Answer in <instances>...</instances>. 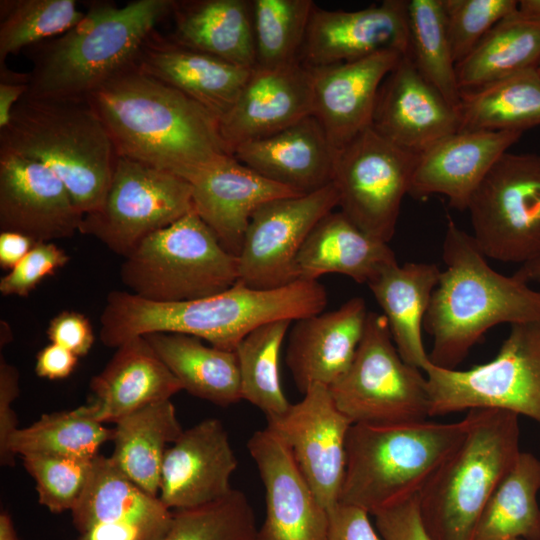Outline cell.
<instances>
[{
	"label": "cell",
	"instance_id": "obj_1",
	"mask_svg": "<svg viewBox=\"0 0 540 540\" xmlns=\"http://www.w3.org/2000/svg\"><path fill=\"white\" fill-rule=\"evenodd\" d=\"M86 99L106 126L118 157L189 182L204 168L230 155L219 121L209 110L145 74L135 63Z\"/></svg>",
	"mask_w": 540,
	"mask_h": 540
},
{
	"label": "cell",
	"instance_id": "obj_2",
	"mask_svg": "<svg viewBox=\"0 0 540 540\" xmlns=\"http://www.w3.org/2000/svg\"><path fill=\"white\" fill-rule=\"evenodd\" d=\"M327 301L324 286L307 280L268 290L237 281L219 294L178 302H157L114 290L107 295L100 316V339L105 346L117 348L137 336L178 333L234 351L255 328L320 313Z\"/></svg>",
	"mask_w": 540,
	"mask_h": 540
},
{
	"label": "cell",
	"instance_id": "obj_3",
	"mask_svg": "<svg viewBox=\"0 0 540 540\" xmlns=\"http://www.w3.org/2000/svg\"><path fill=\"white\" fill-rule=\"evenodd\" d=\"M445 264L424 318L433 338L432 364L456 367L490 328L540 320V291L495 271L472 235L449 219L442 247Z\"/></svg>",
	"mask_w": 540,
	"mask_h": 540
},
{
	"label": "cell",
	"instance_id": "obj_4",
	"mask_svg": "<svg viewBox=\"0 0 540 540\" xmlns=\"http://www.w3.org/2000/svg\"><path fill=\"white\" fill-rule=\"evenodd\" d=\"M0 153L47 166L84 215L102 207L118 159L106 126L86 98L27 94L0 130Z\"/></svg>",
	"mask_w": 540,
	"mask_h": 540
},
{
	"label": "cell",
	"instance_id": "obj_5",
	"mask_svg": "<svg viewBox=\"0 0 540 540\" xmlns=\"http://www.w3.org/2000/svg\"><path fill=\"white\" fill-rule=\"evenodd\" d=\"M175 0H136L123 7L90 4L83 19L58 37L39 43L27 95L86 98L98 86L135 63Z\"/></svg>",
	"mask_w": 540,
	"mask_h": 540
},
{
	"label": "cell",
	"instance_id": "obj_6",
	"mask_svg": "<svg viewBox=\"0 0 540 540\" xmlns=\"http://www.w3.org/2000/svg\"><path fill=\"white\" fill-rule=\"evenodd\" d=\"M467 428L466 416L451 423L352 424L339 503L374 515L419 495Z\"/></svg>",
	"mask_w": 540,
	"mask_h": 540
},
{
	"label": "cell",
	"instance_id": "obj_7",
	"mask_svg": "<svg viewBox=\"0 0 540 540\" xmlns=\"http://www.w3.org/2000/svg\"><path fill=\"white\" fill-rule=\"evenodd\" d=\"M468 428L418 495L432 540H474L491 495L520 451L519 416L493 408L468 410Z\"/></svg>",
	"mask_w": 540,
	"mask_h": 540
},
{
	"label": "cell",
	"instance_id": "obj_8",
	"mask_svg": "<svg viewBox=\"0 0 540 540\" xmlns=\"http://www.w3.org/2000/svg\"><path fill=\"white\" fill-rule=\"evenodd\" d=\"M120 277L129 292L178 302L219 294L238 281V258L192 210L146 237L128 256Z\"/></svg>",
	"mask_w": 540,
	"mask_h": 540
},
{
	"label": "cell",
	"instance_id": "obj_9",
	"mask_svg": "<svg viewBox=\"0 0 540 540\" xmlns=\"http://www.w3.org/2000/svg\"><path fill=\"white\" fill-rule=\"evenodd\" d=\"M430 417L493 408L540 426V320L511 325L497 355L467 370L424 368Z\"/></svg>",
	"mask_w": 540,
	"mask_h": 540
},
{
	"label": "cell",
	"instance_id": "obj_10",
	"mask_svg": "<svg viewBox=\"0 0 540 540\" xmlns=\"http://www.w3.org/2000/svg\"><path fill=\"white\" fill-rule=\"evenodd\" d=\"M329 390L353 424H399L430 417L426 376L402 359L386 317L376 312L369 311L351 365Z\"/></svg>",
	"mask_w": 540,
	"mask_h": 540
},
{
	"label": "cell",
	"instance_id": "obj_11",
	"mask_svg": "<svg viewBox=\"0 0 540 540\" xmlns=\"http://www.w3.org/2000/svg\"><path fill=\"white\" fill-rule=\"evenodd\" d=\"M467 210L486 258L524 264L540 255V155L505 152L473 192Z\"/></svg>",
	"mask_w": 540,
	"mask_h": 540
},
{
	"label": "cell",
	"instance_id": "obj_12",
	"mask_svg": "<svg viewBox=\"0 0 540 540\" xmlns=\"http://www.w3.org/2000/svg\"><path fill=\"white\" fill-rule=\"evenodd\" d=\"M192 210V186L187 180L118 157L102 207L84 215L79 233L126 257L146 237Z\"/></svg>",
	"mask_w": 540,
	"mask_h": 540
},
{
	"label": "cell",
	"instance_id": "obj_13",
	"mask_svg": "<svg viewBox=\"0 0 540 540\" xmlns=\"http://www.w3.org/2000/svg\"><path fill=\"white\" fill-rule=\"evenodd\" d=\"M418 160L371 126L337 150L333 174L341 212L361 230L389 242Z\"/></svg>",
	"mask_w": 540,
	"mask_h": 540
},
{
	"label": "cell",
	"instance_id": "obj_14",
	"mask_svg": "<svg viewBox=\"0 0 540 540\" xmlns=\"http://www.w3.org/2000/svg\"><path fill=\"white\" fill-rule=\"evenodd\" d=\"M335 185L278 198L252 214L238 254V281L268 290L297 281L295 260L315 225L338 206Z\"/></svg>",
	"mask_w": 540,
	"mask_h": 540
},
{
	"label": "cell",
	"instance_id": "obj_15",
	"mask_svg": "<svg viewBox=\"0 0 540 540\" xmlns=\"http://www.w3.org/2000/svg\"><path fill=\"white\" fill-rule=\"evenodd\" d=\"M353 423L336 406L329 387L310 386L303 399L267 428L290 449L317 499L327 509L339 503L346 468V441Z\"/></svg>",
	"mask_w": 540,
	"mask_h": 540
},
{
	"label": "cell",
	"instance_id": "obj_16",
	"mask_svg": "<svg viewBox=\"0 0 540 540\" xmlns=\"http://www.w3.org/2000/svg\"><path fill=\"white\" fill-rule=\"evenodd\" d=\"M265 488L266 515L257 540H327L329 512L317 499L288 446L269 428L247 443Z\"/></svg>",
	"mask_w": 540,
	"mask_h": 540
},
{
	"label": "cell",
	"instance_id": "obj_17",
	"mask_svg": "<svg viewBox=\"0 0 540 540\" xmlns=\"http://www.w3.org/2000/svg\"><path fill=\"white\" fill-rule=\"evenodd\" d=\"M84 214L60 178L36 160L0 153V230L52 242L79 232Z\"/></svg>",
	"mask_w": 540,
	"mask_h": 540
},
{
	"label": "cell",
	"instance_id": "obj_18",
	"mask_svg": "<svg viewBox=\"0 0 540 540\" xmlns=\"http://www.w3.org/2000/svg\"><path fill=\"white\" fill-rule=\"evenodd\" d=\"M386 50L408 54L406 0H384L353 11L315 6L299 62L308 68H317L355 61Z\"/></svg>",
	"mask_w": 540,
	"mask_h": 540
},
{
	"label": "cell",
	"instance_id": "obj_19",
	"mask_svg": "<svg viewBox=\"0 0 540 540\" xmlns=\"http://www.w3.org/2000/svg\"><path fill=\"white\" fill-rule=\"evenodd\" d=\"M313 115L311 71L300 62L254 67L231 109L219 120L230 155L238 146L271 136Z\"/></svg>",
	"mask_w": 540,
	"mask_h": 540
},
{
	"label": "cell",
	"instance_id": "obj_20",
	"mask_svg": "<svg viewBox=\"0 0 540 540\" xmlns=\"http://www.w3.org/2000/svg\"><path fill=\"white\" fill-rule=\"evenodd\" d=\"M237 466L223 423L205 419L183 430L167 448L159 499L171 511L219 500L233 490L230 480Z\"/></svg>",
	"mask_w": 540,
	"mask_h": 540
},
{
	"label": "cell",
	"instance_id": "obj_21",
	"mask_svg": "<svg viewBox=\"0 0 540 540\" xmlns=\"http://www.w3.org/2000/svg\"><path fill=\"white\" fill-rule=\"evenodd\" d=\"M371 127L395 145L420 155L457 132L459 116L406 54L380 86Z\"/></svg>",
	"mask_w": 540,
	"mask_h": 540
},
{
	"label": "cell",
	"instance_id": "obj_22",
	"mask_svg": "<svg viewBox=\"0 0 540 540\" xmlns=\"http://www.w3.org/2000/svg\"><path fill=\"white\" fill-rule=\"evenodd\" d=\"M403 55L386 50L355 61L309 68L313 116L336 150L371 126L380 86Z\"/></svg>",
	"mask_w": 540,
	"mask_h": 540
},
{
	"label": "cell",
	"instance_id": "obj_23",
	"mask_svg": "<svg viewBox=\"0 0 540 540\" xmlns=\"http://www.w3.org/2000/svg\"><path fill=\"white\" fill-rule=\"evenodd\" d=\"M189 183L193 210L235 256L240 253L250 218L259 206L303 195L263 177L232 155L204 168Z\"/></svg>",
	"mask_w": 540,
	"mask_h": 540
},
{
	"label": "cell",
	"instance_id": "obj_24",
	"mask_svg": "<svg viewBox=\"0 0 540 540\" xmlns=\"http://www.w3.org/2000/svg\"><path fill=\"white\" fill-rule=\"evenodd\" d=\"M521 132L457 131L418 155L409 195L425 199L439 194L457 210L469 200L495 162L515 144Z\"/></svg>",
	"mask_w": 540,
	"mask_h": 540
},
{
	"label": "cell",
	"instance_id": "obj_25",
	"mask_svg": "<svg viewBox=\"0 0 540 540\" xmlns=\"http://www.w3.org/2000/svg\"><path fill=\"white\" fill-rule=\"evenodd\" d=\"M369 311L361 297L337 309L295 321L290 332L286 363L298 390L335 383L351 365L362 339Z\"/></svg>",
	"mask_w": 540,
	"mask_h": 540
},
{
	"label": "cell",
	"instance_id": "obj_26",
	"mask_svg": "<svg viewBox=\"0 0 540 540\" xmlns=\"http://www.w3.org/2000/svg\"><path fill=\"white\" fill-rule=\"evenodd\" d=\"M90 389L92 400L78 410L102 424H115L183 390L144 336L118 346L105 368L91 379Z\"/></svg>",
	"mask_w": 540,
	"mask_h": 540
},
{
	"label": "cell",
	"instance_id": "obj_27",
	"mask_svg": "<svg viewBox=\"0 0 540 540\" xmlns=\"http://www.w3.org/2000/svg\"><path fill=\"white\" fill-rule=\"evenodd\" d=\"M135 65L209 110L218 121L231 109L252 69L165 38L154 31Z\"/></svg>",
	"mask_w": 540,
	"mask_h": 540
},
{
	"label": "cell",
	"instance_id": "obj_28",
	"mask_svg": "<svg viewBox=\"0 0 540 540\" xmlns=\"http://www.w3.org/2000/svg\"><path fill=\"white\" fill-rule=\"evenodd\" d=\"M336 152L310 115L271 136L238 146L232 156L263 177L308 194L332 183Z\"/></svg>",
	"mask_w": 540,
	"mask_h": 540
},
{
	"label": "cell",
	"instance_id": "obj_29",
	"mask_svg": "<svg viewBox=\"0 0 540 540\" xmlns=\"http://www.w3.org/2000/svg\"><path fill=\"white\" fill-rule=\"evenodd\" d=\"M396 261L387 242L361 230L341 211H332L307 236L295 260V273L297 280L317 281L337 273L367 284Z\"/></svg>",
	"mask_w": 540,
	"mask_h": 540
},
{
	"label": "cell",
	"instance_id": "obj_30",
	"mask_svg": "<svg viewBox=\"0 0 540 540\" xmlns=\"http://www.w3.org/2000/svg\"><path fill=\"white\" fill-rule=\"evenodd\" d=\"M441 270L436 264L396 262L385 266L368 283L382 308L402 359L422 371L430 362L422 331Z\"/></svg>",
	"mask_w": 540,
	"mask_h": 540
},
{
	"label": "cell",
	"instance_id": "obj_31",
	"mask_svg": "<svg viewBox=\"0 0 540 540\" xmlns=\"http://www.w3.org/2000/svg\"><path fill=\"white\" fill-rule=\"evenodd\" d=\"M172 14L176 43L227 62L253 69L256 48L252 1H175Z\"/></svg>",
	"mask_w": 540,
	"mask_h": 540
},
{
	"label": "cell",
	"instance_id": "obj_32",
	"mask_svg": "<svg viewBox=\"0 0 540 540\" xmlns=\"http://www.w3.org/2000/svg\"><path fill=\"white\" fill-rule=\"evenodd\" d=\"M144 337L183 390L222 407L242 400L234 351L207 346L200 338L186 334L152 333Z\"/></svg>",
	"mask_w": 540,
	"mask_h": 540
},
{
	"label": "cell",
	"instance_id": "obj_33",
	"mask_svg": "<svg viewBox=\"0 0 540 540\" xmlns=\"http://www.w3.org/2000/svg\"><path fill=\"white\" fill-rule=\"evenodd\" d=\"M110 459L131 481L159 498L162 462L169 444L183 432L171 400L143 407L118 420Z\"/></svg>",
	"mask_w": 540,
	"mask_h": 540
},
{
	"label": "cell",
	"instance_id": "obj_34",
	"mask_svg": "<svg viewBox=\"0 0 540 540\" xmlns=\"http://www.w3.org/2000/svg\"><path fill=\"white\" fill-rule=\"evenodd\" d=\"M458 131H514L540 125V74L529 69L461 90Z\"/></svg>",
	"mask_w": 540,
	"mask_h": 540
},
{
	"label": "cell",
	"instance_id": "obj_35",
	"mask_svg": "<svg viewBox=\"0 0 540 540\" xmlns=\"http://www.w3.org/2000/svg\"><path fill=\"white\" fill-rule=\"evenodd\" d=\"M79 533L102 523L168 522L173 512L131 481L110 457L97 455L88 485L71 511Z\"/></svg>",
	"mask_w": 540,
	"mask_h": 540
},
{
	"label": "cell",
	"instance_id": "obj_36",
	"mask_svg": "<svg viewBox=\"0 0 540 540\" xmlns=\"http://www.w3.org/2000/svg\"><path fill=\"white\" fill-rule=\"evenodd\" d=\"M518 10V9H517ZM540 63V19L517 11L498 22L456 64L460 90L472 89L529 69Z\"/></svg>",
	"mask_w": 540,
	"mask_h": 540
},
{
	"label": "cell",
	"instance_id": "obj_37",
	"mask_svg": "<svg viewBox=\"0 0 540 540\" xmlns=\"http://www.w3.org/2000/svg\"><path fill=\"white\" fill-rule=\"evenodd\" d=\"M540 459L520 452L478 522L474 540H540Z\"/></svg>",
	"mask_w": 540,
	"mask_h": 540
},
{
	"label": "cell",
	"instance_id": "obj_38",
	"mask_svg": "<svg viewBox=\"0 0 540 540\" xmlns=\"http://www.w3.org/2000/svg\"><path fill=\"white\" fill-rule=\"evenodd\" d=\"M113 428L80 413L70 411L43 414L30 426L18 428L10 437V459L20 455H49L94 459L99 448L113 437Z\"/></svg>",
	"mask_w": 540,
	"mask_h": 540
},
{
	"label": "cell",
	"instance_id": "obj_39",
	"mask_svg": "<svg viewBox=\"0 0 540 540\" xmlns=\"http://www.w3.org/2000/svg\"><path fill=\"white\" fill-rule=\"evenodd\" d=\"M291 320L265 323L247 334L234 350L240 373L242 399L266 418L283 414L289 407L280 379V352Z\"/></svg>",
	"mask_w": 540,
	"mask_h": 540
},
{
	"label": "cell",
	"instance_id": "obj_40",
	"mask_svg": "<svg viewBox=\"0 0 540 540\" xmlns=\"http://www.w3.org/2000/svg\"><path fill=\"white\" fill-rule=\"evenodd\" d=\"M410 56L421 76L456 109L460 88L442 0L407 1Z\"/></svg>",
	"mask_w": 540,
	"mask_h": 540
},
{
	"label": "cell",
	"instance_id": "obj_41",
	"mask_svg": "<svg viewBox=\"0 0 540 540\" xmlns=\"http://www.w3.org/2000/svg\"><path fill=\"white\" fill-rule=\"evenodd\" d=\"M312 0H253L256 67L273 68L299 62Z\"/></svg>",
	"mask_w": 540,
	"mask_h": 540
},
{
	"label": "cell",
	"instance_id": "obj_42",
	"mask_svg": "<svg viewBox=\"0 0 540 540\" xmlns=\"http://www.w3.org/2000/svg\"><path fill=\"white\" fill-rule=\"evenodd\" d=\"M84 15L75 0H2L1 65L9 55L65 33Z\"/></svg>",
	"mask_w": 540,
	"mask_h": 540
},
{
	"label": "cell",
	"instance_id": "obj_43",
	"mask_svg": "<svg viewBox=\"0 0 540 540\" xmlns=\"http://www.w3.org/2000/svg\"><path fill=\"white\" fill-rule=\"evenodd\" d=\"M172 512L162 540H257L255 512L237 489L211 503Z\"/></svg>",
	"mask_w": 540,
	"mask_h": 540
},
{
	"label": "cell",
	"instance_id": "obj_44",
	"mask_svg": "<svg viewBox=\"0 0 540 540\" xmlns=\"http://www.w3.org/2000/svg\"><path fill=\"white\" fill-rule=\"evenodd\" d=\"M21 458L35 481L38 502L52 513L71 512L88 485L94 459L35 454Z\"/></svg>",
	"mask_w": 540,
	"mask_h": 540
},
{
	"label": "cell",
	"instance_id": "obj_45",
	"mask_svg": "<svg viewBox=\"0 0 540 540\" xmlns=\"http://www.w3.org/2000/svg\"><path fill=\"white\" fill-rule=\"evenodd\" d=\"M446 28L456 64L501 20L518 9L516 0H442Z\"/></svg>",
	"mask_w": 540,
	"mask_h": 540
},
{
	"label": "cell",
	"instance_id": "obj_46",
	"mask_svg": "<svg viewBox=\"0 0 540 540\" xmlns=\"http://www.w3.org/2000/svg\"><path fill=\"white\" fill-rule=\"evenodd\" d=\"M69 255L53 242H37L29 253L0 279L4 296L26 297L46 277L69 262Z\"/></svg>",
	"mask_w": 540,
	"mask_h": 540
},
{
	"label": "cell",
	"instance_id": "obj_47",
	"mask_svg": "<svg viewBox=\"0 0 540 540\" xmlns=\"http://www.w3.org/2000/svg\"><path fill=\"white\" fill-rule=\"evenodd\" d=\"M373 516L382 540H432L420 517L418 495Z\"/></svg>",
	"mask_w": 540,
	"mask_h": 540
},
{
	"label": "cell",
	"instance_id": "obj_48",
	"mask_svg": "<svg viewBox=\"0 0 540 540\" xmlns=\"http://www.w3.org/2000/svg\"><path fill=\"white\" fill-rule=\"evenodd\" d=\"M47 336L51 343L64 347L78 357L86 355L95 341L89 319L79 312L67 310L51 319Z\"/></svg>",
	"mask_w": 540,
	"mask_h": 540
},
{
	"label": "cell",
	"instance_id": "obj_49",
	"mask_svg": "<svg viewBox=\"0 0 540 540\" xmlns=\"http://www.w3.org/2000/svg\"><path fill=\"white\" fill-rule=\"evenodd\" d=\"M19 372L1 355L0 358V463L13 466L7 444L11 435L18 429L17 415L12 407L20 393Z\"/></svg>",
	"mask_w": 540,
	"mask_h": 540
},
{
	"label": "cell",
	"instance_id": "obj_50",
	"mask_svg": "<svg viewBox=\"0 0 540 540\" xmlns=\"http://www.w3.org/2000/svg\"><path fill=\"white\" fill-rule=\"evenodd\" d=\"M329 512L327 540H382L373 528L369 514L352 505L338 503Z\"/></svg>",
	"mask_w": 540,
	"mask_h": 540
},
{
	"label": "cell",
	"instance_id": "obj_51",
	"mask_svg": "<svg viewBox=\"0 0 540 540\" xmlns=\"http://www.w3.org/2000/svg\"><path fill=\"white\" fill-rule=\"evenodd\" d=\"M171 521L102 523L80 533L76 540H162Z\"/></svg>",
	"mask_w": 540,
	"mask_h": 540
},
{
	"label": "cell",
	"instance_id": "obj_52",
	"mask_svg": "<svg viewBox=\"0 0 540 540\" xmlns=\"http://www.w3.org/2000/svg\"><path fill=\"white\" fill-rule=\"evenodd\" d=\"M78 363V356L55 343L42 348L35 363V373L37 376L57 380L68 377Z\"/></svg>",
	"mask_w": 540,
	"mask_h": 540
},
{
	"label": "cell",
	"instance_id": "obj_53",
	"mask_svg": "<svg viewBox=\"0 0 540 540\" xmlns=\"http://www.w3.org/2000/svg\"><path fill=\"white\" fill-rule=\"evenodd\" d=\"M29 74L8 77L1 71L0 81V130L5 128L11 118L15 105L27 93Z\"/></svg>",
	"mask_w": 540,
	"mask_h": 540
},
{
	"label": "cell",
	"instance_id": "obj_54",
	"mask_svg": "<svg viewBox=\"0 0 540 540\" xmlns=\"http://www.w3.org/2000/svg\"><path fill=\"white\" fill-rule=\"evenodd\" d=\"M37 242L18 232L1 231L0 233V266L2 269H13L34 247Z\"/></svg>",
	"mask_w": 540,
	"mask_h": 540
},
{
	"label": "cell",
	"instance_id": "obj_55",
	"mask_svg": "<svg viewBox=\"0 0 540 540\" xmlns=\"http://www.w3.org/2000/svg\"><path fill=\"white\" fill-rule=\"evenodd\" d=\"M513 276L527 284L534 281L540 282V255L520 265Z\"/></svg>",
	"mask_w": 540,
	"mask_h": 540
},
{
	"label": "cell",
	"instance_id": "obj_56",
	"mask_svg": "<svg viewBox=\"0 0 540 540\" xmlns=\"http://www.w3.org/2000/svg\"><path fill=\"white\" fill-rule=\"evenodd\" d=\"M0 540H19L13 520L5 510L0 513Z\"/></svg>",
	"mask_w": 540,
	"mask_h": 540
},
{
	"label": "cell",
	"instance_id": "obj_57",
	"mask_svg": "<svg viewBox=\"0 0 540 540\" xmlns=\"http://www.w3.org/2000/svg\"><path fill=\"white\" fill-rule=\"evenodd\" d=\"M517 12L524 17L540 19V0L518 1Z\"/></svg>",
	"mask_w": 540,
	"mask_h": 540
},
{
	"label": "cell",
	"instance_id": "obj_58",
	"mask_svg": "<svg viewBox=\"0 0 540 540\" xmlns=\"http://www.w3.org/2000/svg\"><path fill=\"white\" fill-rule=\"evenodd\" d=\"M1 328L4 329V331L1 329V338H0V341H1V346L6 345L7 343H9L11 340H12V331L11 329L7 326V324L3 321H1Z\"/></svg>",
	"mask_w": 540,
	"mask_h": 540
},
{
	"label": "cell",
	"instance_id": "obj_59",
	"mask_svg": "<svg viewBox=\"0 0 540 540\" xmlns=\"http://www.w3.org/2000/svg\"><path fill=\"white\" fill-rule=\"evenodd\" d=\"M537 71H538V73L540 74V63H539V65H538Z\"/></svg>",
	"mask_w": 540,
	"mask_h": 540
},
{
	"label": "cell",
	"instance_id": "obj_60",
	"mask_svg": "<svg viewBox=\"0 0 540 540\" xmlns=\"http://www.w3.org/2000/svg\"><path fill=\"white\" fill-rule=\"evenodd\" d=\"M507 540H522V539H507Z\"/></svg>",
	"mask_w": 540,
	"mask_h": 540
}]
</instances>
